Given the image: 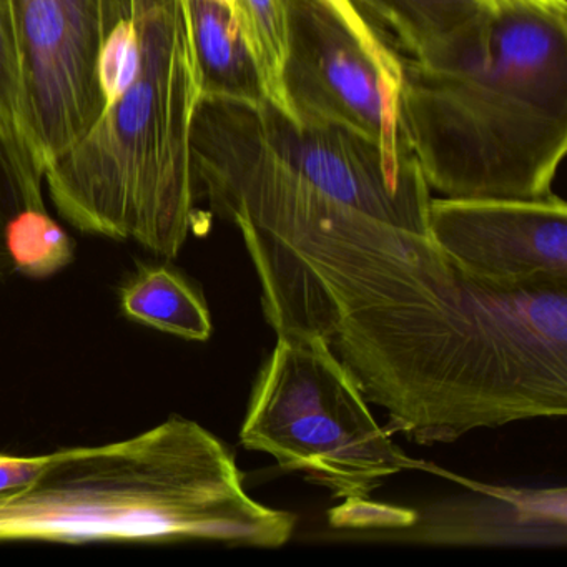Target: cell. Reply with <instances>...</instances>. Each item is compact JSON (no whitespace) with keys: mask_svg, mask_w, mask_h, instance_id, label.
<instances>
[{"mask_svg":"<svg viewBox=\"0 0 567 567\" xmlns=\"http://www.w3.org/2000/svg\"><path fill=\"white\" fill-rule=\"evenodd\" d=\"M8 250L14 274L48 278L68 267L75 255V241L48 208L22 212L8 230Z\"/></svg>","mask_w":567,"mask_h":567,"instance_id":"cell-15","label":"cell"},{"mask_svg":"<svg viewBox=\"0 0 567 567\" xmlns=\"http://www.w3.org/2000/svg\"><path fill=\"white\" fill-rule=\"evenodd\" d=\"M141 68V38L134 18L114 29L101 52L99 78L105 107L115 104L137 78ZM105 111V109H104Z\"/></svg>","mask_w":567,"mask_h":567,"instance_id":"cell-16","label":"cell"},{"mask_svg":"<svg viewBox=\"0 0 567 567\" xmlns=\"http://www.w3.org/2000/svg\"><path fill=\"white\" fill-rule=\"evenodd\" d=\"M0 114L35 157L18 45L2 6H0Z\"/></svg>","mask_w":567,"mask_h":567,"instance_id":"cell-18","label":"cell"},{"mask_svg":"<svg viewBox=\"0 0 567 567\" xmlns=\"http://www.w3.org/2000/svg\"><path fill=\"white\" fill-rule=\"evenodd\" d=\"M427 237L466 277L501 291L567 288V205L431 197Z\"/></svg>","mask_w":567,"mask_h":567,"instance_id":"cell-7","label":"cell"},{"mask_svg":"<svg viewBox=\"0 0 567 567\" xmlns=\"http://www.w3.org/2000/svg\"><path fill=\"white\" fill-rule=\"evenodd\" d=\"M297 516L248 494L234 451L172 416L131 440L51 453L0 497V543H218L278 549Z\"/></svg>","mask_w":567,"mask_h":567,"instance_id":"cell-3","label":"cell"},{"mask_svg":"<svg viewBox=\"0 0 567 567\" xmlns=\"http://www.w3.org/2000/svg\"><path fill=\"white\" fill-rule=\"evenodd\" d=\"M44 172L28 145L0 114V280L14 275L8 250V230L25 210L45 208Z\"/></svg>","mask_w":567,"mask_h":567,"instance_id":"cell-14","label":"cell"},{"mask_svg":"<svg viewBox=\"0 0 567 567\" xmlns=\"http://www.w3.org/2000/svg\"><path fill=\"white\" fill-rule=\"evenodd\" d=\"M567 12H487L431 58L401 59L400 144L446 198L553 195L567 151Z\"/></svg>","mask_w":567,"mask_h":567,"instance_id":"cell-2","label":"cell"},{"mask_svg":"<svg viewBox=\"0 0 567 567\" xmlns=\"http://www.w3.org/2000/svg\"><path fill=\"white\" fill-rule=\"evenodd\" d=\"M330 526L334 529L373 530L388 533L411 526L416 520V511L391 504L374 503L370 497L343 499L340 506L328 513Z\"/></svg>","mask_w":567,"mask_h":567,"instance_id":"cell-19","label":"cell"},{"mask_svg":"<svg viewBox=\"0 0 567 567\" xmlns=\"http://www.w3.org/2000/svg\"><path fill=\"white\" fill-rule=\"evenodd\" d=\"M321 2L340 19L341 24L350 31L354 41L363 49L377 71L388 105L396 114L398 94H400L401 79H403L401 59L371 31L370 25L358 16L348 0H321Z\"/></svg>","mask_w":567,"mask_h":567,"instance_id":"cell-17","label":"cell"},{"mask_svg":"<svg viewBox=\"0 0 567 567\" xmlns=\"http://www.w3.org/2000/svg\"><path fill=\"white\" fill-rule=\"evenodd\" d=\"M290 45L285 87L298 124L331 125L380 148L391 171L414 164L400 144L391 112L370 59L321 0H288Z\"/></svg>","mask_w":567,"mask_h":567,"instance_id":"cell-8","label":"cell"},{"mask_svg":"<svg viewBox=\"0 0 567 567\" xmlns=\"http://www.w3.org/2000/svg\"><path fill=\"white\" fill-rule=\"evenodd\" d=\"M51 454L44 456H14L0 453V497L18 493L31 484L48 463Z\"/></svg>","mask_w":567,"mask_h":567,"instance_id":"cell-20","label":"cell"},{"mask_svg":"<svg viewBox=\"0 0 567 567\" xmlns=\"http://www.w3.org/2000/svg\"><path fill=\"white\" fill-rule=\"evenodd\" d=\"M234 19L254 65L261 99L298 124L285 87L290 45L288 0H235Z\"/></svg>","mask_w":567,"mask_h":567,"instance_id":"cell-13","label":"cell"},{"mask_svg":"<svg viewBox=\"0 0 567 567\" xmlns=\"http://www.w3.org/2000/svg\"><path fill=\"white\" fill-rule=\"evenodd\" d=\"M141 68L94 127L45 167L59 215L84 234L174 260L197 215L192 128L202 74L188 0H137Z\"/></svg>","mask_w":567,"mask_h":567,"instance_id":"cell-4","label":"cell"},{"mask_svg":"<svg viewBox=\"0 0 567 567\" xmlns=\"http://www.w3.org/2000/svg\"><path fill=\"white\" fill-rule=\"evenodd\" d=\"M489 14L511 11L519 8L553 9V11L567 12L566 0H477Z\"/></svg>","mask_w":567,"mask_h":567,"instance_id":"cell-21","label":"cell"},{"mask_svg":"<svg viewBox=\"0 0 567 567\" xmlns=\"http://www.w3.org/2000/svg\"><path fill=\"white\" fill-rule=\"evenodd\" d=\"M240 230L277 334L317 338L414 443L567 413V288L501 291L426 235L361 214L270 132L241 135L207 187Z\"/></svg>","mask_w":567,"mask_h":567,"instance_id":"cell-1","label":"cell"},{"mask_svg":"<svg viewBox=\"0 0 567 567\" xmlns=\"http://www.w3.org/2000/svg\"><path fill=\"white\" fill-rule=\"evenodd\" d=\"M202 74V97L257 101V75L237 22L218 0H188Z\"/></svg>","mask_w":567,"mask_h":567,"instance_id":"cell-12","label":"cell"},{"mask_svg":"<svg viewBox=\"0 0 567 567\" xmlns=\"http://www.w3.org/2000/svg\"><path fill=\"white\" fill-rule=\"evenodd\" d=\"M240 443L334 499L370 497L394 474L426 470L378 424L367 398L317 338L277 334L255 378Z\"/></svg>","mask_w":567,"mask_h":567,"instance_id":"cell-5","label":"cell"},{"mask_svg":"<svg viewBox=\"0 0 567 567\" xmlns=\"http://www.w3.org/2000/svg\"><path fill=\"white\" fill-rule=\"evenodd\" d=\"M218 2H220V4H224L225 8H227L228 11H230L231 18H234L235 0H218Z\"/></svg>","mask_w":567,"mask_h":567,"instance_id":"cell-22","label":"cell"},{"mask_svg":"<svg viewBox=\"0 0 567 567\" xmlns=\"http://www.w3.org/2000/svg\"><path fill=\"white\" fill-rule=\"evenodd\" d=\"M400 59L431 58L470 32L486 9L477 0H348Z\"/></svg>","mask_w":567,"mask_h":567,"instance_id":"cell-10","label":"cell"},{"mask_svg":"<svg viewBox=\"0 0 567 567\" xmlns=\"http://www.w3.org/2000/svg\"><path fill=\"white\" fill-rule=\"evenodd\" d=\"M125 317L154 330L192 341H207L214 331L202 291L168 265H138L121 288Z\"/></svg>","mask_w":567,"mask_h":567,"instance_id":"cell-11","label":"cell"},{"mask_svg":"<svg viewBox=\"0 0 567 567\" xmlns=\"http://www.w3.org/2000/svg\"><path fill=\"white\" fill-rule=\"evenodd\" d=\"M470 491L416 511V520L377 539L431 546H566V487L487 486L454 477Z\"/></svg>","mask_w":567,"mask_h":567,"instance_id":"cell-9","label":"cell"},{"mask_svg":"<svg viewBox=\"0 0 567 567\" xmlns=\"http://www.w3.org/2000/svg\"><path fill=\"white\" fill-rule=\"evenodd\" d=\"M24 81L35 157L45 171L104 114L99 62L137 0H0Z\"/></svg>","mask_w":567,"mask_h":567,"instance_id":"cell-6","label":"cell"}]
</instances>
